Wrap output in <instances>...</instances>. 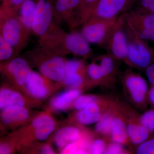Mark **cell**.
Wrapping results in <instances>:
<instances>
[{
	"label": "cell",
	"instance_id": "1",
	"mask_svg": "<svg viewBox=\"0 0 154 154\" xmlns=\"http://www.w3.org/2000/svg\"><path fill=\"white\" fill-rule=\"evenodd\" d=\"M124 30L128 41V62L129 67L146 69L154 62V52L147 41L140 37L125 19Z\"/></svg>",
	"mask_w": 154,
	"mask_h": 154
},
{
	"label": "cell",
	"instance_id": "2",
	"mask_svg": "<svg viewBox=\"0 0 154 154\" xmlns=\"http://www.w3.org/2000/svg\"><path fill=\"white\" fill-rule=\"evenodd\" d=\"M125 17L119 16L101 46L107 53L125 63L128 62V41L124 30Z\"/></svg>",
	"mask_w": 154,
	"mask_h": 154
},
{
	"label": "cell",
	"instance_id": "3",
	"mask_svg": "<svg viewBox=\"0 0 154 154\" xmlns=\"http://www.w3.org/2000/svg\"><path fill=\"white\" fill-rule=\"evenodd\" d=\"M120 79L125 94L129 102L139 110L143 109L148 90L146 81L139 74L130 69L126 70Z\"/></svg>",
	"mask_w": 154,
	"mask_h": 154
},
{
	"label": "cell",
	"instance_id": "4",
	"mask_svg": "<svg viewBox=\"0 0 154 154\" xmlns=\"http://www.w3.org/2000/svg\"><path fill=\"white\" fill-rule=\"evenodd\" d=\"M118 17L104 19L91 17L83 24L81 33L89 43L101 46Z\"/></svg>",
	"mask_w": 154,
	"mask_h": 154
},
{
	"label": "cell",
	"instance_id": "5",
	"mask_svg": "<svg viewBox=\"0 0 154 154\" xmlns=\"http://www.w3.org/2000/svg\"><path fill=\"white\" fill-rule=\"evenodd\" d=\"M119 104L126 122L130 141L137 146L147 140L150 131L141 124L140 116L134 109L127 104L122 102Z\"/></svg>",
	"mask_w": 154,
	"mask_h": 154
},
{
	"label": "cell",
	"instance_id": "6",
	"mask_svg": "<svg viewBox=\"0 0 154 154\" xmlns=\"http://www.w3.org/2000/svg\"><path fill=\"white\" fill-rule=\"evenodd\" d=\"M124 15L126 22L142 38L154 41V14L132 9Z\"/></svg>",
	"mask_w": 154,
	"mask_h": 154
},
{
	"label": "cell",
	"instance_id": "7",
	"mask_svg": "<svg viewBox=\"0 0 154 154\" xmlns=\"http://www.w3.org/2000/svg\"><path fill=\"white\" fill-rule=\"evenodd\" d=\"M135 2L136 0H99L91 17L104 19L119 17L131 11Z\"/></svg>",
	"mask_w": 154,
	"mask_h": 154
},
{
	"label": "cell",
	"instance_id": "8",
	"mask_svg": "<svg viewBox=\"0 0 154 154\" xmlns=\"http://www.w3.org/2000/svg\"><path fill=\"white\" fill-rule=\"evenodd\" d=\"M113 101L106 97L99 102H91L82 110L78 111L76 115L77 122L85 125L96 123Z\"/></svg>",
	"mask_w": 154,
	"mask_h": 154
},
{
	"label": "cell",
	"instance_id": "9",
	"mask_svg": "<svg viewBox=\"0 0 154 154\" xmlns=\"http://www.w3.org/2000/svg\"><path fill=\"white\" fill-rule=\"evenodd\" d=\"M53 8L51 4L47 0H38L32 23V30L38 36L46 33L51 24L53 17Z\"/></svg>",
	"mask_w": 154,
	"mask_h": 154
},
{
	"label": "cell",
	"instance_id": "10",
	"mask_svg": "<svg viewBox=\"0 0 154 154\" xmlns=\"http://www.w3.org/2000/svg\"><path fill=\"white\" fill-rule=\"evenodd\" d=\"M96 59L98 61L102 72V86L106 88L112 87L116 82L119 63L121 62L107 53L100 56Z\"/></svg>",
	"mask_w": 154,
	"mask_h": 154
},
{
	"label": "cell",
	"instance_id": "11",
	"mask_svg": "<svg viewBox=\"0 0 154 154\" xmlns=\"http://www.w3.org/2000/svg\"><path fill=\"white\" fill-rule=\"evenodd\" d=\"M65 62L60 57L53 56L41 64L39 70L48 79L54 82H62L65 76Z\"/></svg>",
	"mask_w": 154,
	"mask_h": 154
},
{
	"label": "cell",
	"instance_id": "12",
	"mask_svg": "<svg viewBox=\"0 0 154 154\" xmlns=\"http://www.w3.org/2000/svg\"><path fill=\"white\" fill-rule=\"evenodd\" d=\"M110 140L125 146H128L131 143L128 134L125 119L118 102L113 116Z\"/></svg>",
	"mask_w": 154,
	"mask_h": 154
},
{
	"label": "cell",
	"instance_id": "13",
	"mask_svg": "<svg viewBox=\"0 0 154 154\" xmlns=\"http://www.w3.org/2000/svg\"><path fill=\"white\" fill-rule=\"evenodd\" d=\"M65 44L68 50L75 55L87 58L92 54L90 43L82 33L73 32L67 34L65 39Z\"/></svg>",
	"mask_w": 154,
	"mask_h": 154
},
{
	"label": "cell",
	"instance_id": "14",
	"mask_svg": "<svg viewBox=\"0 0 154 154\" xmlns=\"http://www.w3.org/2000/svg\"><path fill=\"white\" fill-rule=\"evenodd\" d=\"M7 69L16 83L20 86L25 85L32 72L27 61L20 57L11 60Z\"/></svg>",
	"mask_w": 154,
	"mask_h": 154
},
{
	"label": "cell",
	"instance_id": "15",
	"mask_svg": "<svg viewBox=\"0 0 154 154\" xmlns=\"http://www.w3.org/2000/svg\"><path fill=\"white\" fill-rule=\"evenodd\" d=\"M22 26L19 19L10 17L6 19L2 25L1 35L13 47H16L21 40Z\"/></svg>",
	"mask_w": 154,
	"mask_h": 154
},
{
	"label": "cell",
	"instance_id": "16",
	"mask_svg": "<svg viewBox=\"0 0 154 154\" xmlns=\"http://www.w3.org/2000/svg\"><path fill=\"white\" fill-rule=\"evenodd\" d=\"M32 126L34 129V135L36 139L44 141L48 138L54 130L55 122L50 116L42 114L33 119Z\"/></svg>",
	"mask_w": 154,
	"mask_h": 154
},
{
	"label": "cell",
	"instance_id": "17",
	"mask_svg": "<svg viewBox=\"0 0 154 154\" xmlns=\"http://www.w3.org/2000/svg\"><path fill=\"white\" fill-rule=\"evenodd\" d=\"M85 134L81 129L75 127H65L58 131L54 141L57 147L63 149L67 145L79 140Z\"/></svg>",
	"mask_w": 154,
	"mask_h": 154
},
{
	"label": "cell",
	"instance_id": "18",
	"mask_svg": "<svg viewBox=\"0 0 154 154\" xmlns=\"http://www.w3.org/2000/svg\"><path fill=\"white\" fill-rule=\"evenodd\" d=\"M25 86L30 96L36 99H44L49 94L48 88L43 78L36 72L32 71Z\"/></svg>",
	"mask_w": 154,
	"mask_h": 154
},
{
	"label": "cell",
	"instance_id": "19",
	"mask_svg": "<svg viewBox=\"0 0 154 154\" xmlns=\"http://www.w3.org/2000/svg\"><path fill=\"white\" fill-rule=\"evenodd\" d=\"M81 94V90L77 88H72L63 91L53 98L51 101V105L54 110L63 111L74 103Z\"/></svg>",
	"mask_w": 154,
	"mask_h": 154
},
{
	"label": "cell",
	"instance_id": "20",
	"mask_svg": "<svg viewBox=\"0 0 154 154\" xmlns=\"http://www.w3.org/2000/svg\"><path fill=\"white\" fill-rule=\"evenodd\" d=\"M117 102L113 101L110 107L103 113L100 119L96 123L95 131L101 136L107 138L110 140L113 116L115 113Z\"/></svg>",
	"mask_w": 154,
	"mask_h": 154
},
{
	"label": "cell",
	"instance_id": "21",
	"mask_svg": "<svg viewBox=\"0 0 154 154\" xmlns=\"http://www.w3.org/2000/svg\"><path fill=\"white\" fill-rule=\"evenodd\" d=\"M1 118L4 124L11 125L26 120L29 116V111L22 106H10L2 110Z\"/></svg>",
	"mask_w": 154,
	"mask_h": 154
},
{
	"label": "cell",
	"instance_id": "22",
	"mask_svg": "<svg viewBox=\"0 0 154 154\" xmlns=\"http://www.w3.org/2000/svg\"><path fill=\"white\" fill-rule=\"evenodd\" d=\"M36 4L33 0H25L20 6L19 20L23 27L28 30L32 29Z\"/></svg>",
	"mask_w": 154,
	"mask_h": 154
},
{
	"label": "cell",
	"instance_id": "23",
	"mask_svg": "<svg viewBox=\"0 0 154 154\" xmlns=\"http://www.w3.org/2000/svg\"><path fill=\"white\" fill-rule=\"evenodd\" d=\"M99 0H81L77 7L78 22L84 24L92 15V12Z\"/></svg>",
	"mask_w": 154,
	"mask_h": 154
},
{
	"label": "cell",
	"instance_id": "24",
	"mask_svg": "<svg viewBox=\"0 0 154 154\" xmlns=\"http://www.w3.org/2000/svg\"><path fill=\"white\" fill-rule=\"evenodd\" d=\"M87 74L90 81L94 85H101L103 84L101 68L98 63H92L87 67Z\"/></svg>",
	"mask_w": 154,
	"mask_h": 154
},
{
	"label": "cell",
	"instance_id": "25",
	"mask_svg": "<svg viewBox=\"0 0 154 154\" xmlns=\"http://www.w3.org/2000/svg\"><path fill=\"white\" fill-rule=\"evenodd\" d=\"M106 97L95 96L93 95H80L74 102V107L79 111L85 107L92 102H97L101 101Z\"/></svg>",
	"mask_w": 154,
	"mask_h": 154
},
{
	"label": "cell",
	"instance_id": "26",
	"mask_svg": "<svg viewBox=\"0 0 154 154\" xmlns=\"http://www.w3.org/2000/svg\"><path fill=\"white\" fill-rule=\"evenodd\" d=\"M108 139L101 136L93 140L90 148V153L93 154H105L107 145L110 142Z\"/></svg>",
	"mask_w": 154,
	"mask_h": 154
},
{
	"label": "cell",
	"instance_id": "27",
	"mask_svg": "<svg viewBox=\"0 0 154 154\" xmlns=\"http://www.w3.org/2000/svg\"><path fill=\"white\" fill-rule=\"evenodd\" d=\"M13 46L6 41L2 36H0V60H6L9 59L13 54Z\"/></svg>",
	"mask_w": 154,
	"mask_h": 154
},
{
	"label": "cell",
	"instance_id": "28",
	"mask_svg": "<svg viewBox=\"0 0 154 154\" xmlns=\"http://www.w3.org/2000/svg\"><path fill=\"white\" fill-rule=\"evenodd\" d=\"M14 91L12 89L7 88L1 89L0 91V108L1 110H2L10 106Z\"/></svg>",
	"mask_w": 154,
	"mask_h": 154
},
{
	"label": "cell",
	"instance_id": "29",
	"mask_svg": "<svg viewBox=\"0 0 154 154\" xmlns=\"http://www.w3.org/2000/svg\"><path fill=\"white\" fill-rule=\"evenodd\" d=\"M133 9L154 14V0H136Z\"/></svg>",
	"mask_w": 154,
	"mask_h": 154
},
{
	"label": "cell",
	"instance_id": "30",
	"mask_svg": "<svg viewBox=\"0 0 154 154\" xmlns=\"http://www.w3.org/2000/svg\"><path fill=\"white\" fill-rule=\"evenodd\" d=\"M140 121L149 131H154V110H149L140 116Z\"/></svg>",
	"mask_w": 154,
	"mask_h": 154
},
{
	"label": "cell",
	"instance_id": "31",
	"mask_svg": "<svg viewBox=\"0 0 154 154\" xmlns=\"http://www.w3.org/2000/svg\"><path fill=\"white\" fill-rule=\"evenodd\" d=\"M135 153L137 154H154V138L146 140L137 146Z\"/></svg>",
	"mask_w": 154,
	"mask_h": 154
},
{
	"label": "cell",
	"instance_id": "32",
	"mask_svg": "<svg viewBox=\"0 0 154 154\" xmlns=\"http://www.w3.org/2000/svg\"><path fill=\"white\" fill-rule=\"evenodd\" d=\"M124 145L118 143L110 141L107 145L105 151V154H129L128 151L125 148Z\"/></svg>",
	"mask_w": 154,
	"mask_h": 154
},
{
	"label": "cell",
	"instance_id": "33",
	"mask_svg": "<svg viewBox=\"0 0 154 154\" xmlns=\"http://www.w3.org/2000/svg\"><path fill=\"white\" fill-rule=\"evenodd\" d=\"M55 7L57 11L59 13L72 11L71 0H57Z\"/></svg>",
	"mask_w": 154,
	"mask_h": 154
},
{
	"label": "cell",
	"instance_id": "34",
	"mask_svg": "<svg viewBox=\"0 0 154 154\" xmlns=\"http://www.w3.org/2000/svg\"><path fill=\"white\" fill-rule=\"evenodd\" d=\"M25 99L22 94L17 91H14L10 106H18L24 107Z\"/></svg>",
	"mask_w": 154,
	"mask_h": 154
},
{
	"label": "cell",
	"instance_id": "35",
	"mask_svg": "<svg viewBox=\"0 0 154 154\" xmlns=\"http://www.w3.org/2000/svg\"><path fill=\"white\" fill-rule=\"evenodd\" d=\"M146 75L150 83L154 85V62L146 69Z\"/></svg>",
	"mask_w": 154,
	"mask_h": 154
},
{
	"label": "cell",
	"instance_id": "36",
	"mask_svg": "<svg viewBox=\"0 0 154 154\" xmlns=\"http://www.w3.org/2000/svg\"><path fill=\"white\" fill-rule=\"evenodd\" d=\"M40 152L43 154H52L55 153L53 149L51 146L49 145L46 144L42 147Z\"/></svg>",
	"mask_w": 154,
	"mask_h": 154
},
{
	"label": "cell",
	"instance_id": "37",
	"mask_svg": "<svg viewBox=\"0 0 154 154\" xmlns=\"http://www.w3.org/2000/svg\"><path fill=\"white\" fill-rule=\"evenodd\" d=\"M11 151V146L8 144L4 143L2 144L0 146V153L9 154Z\"/></svg>",
	"mask_w": 154,
	"mask_h": 154
},
{
	"label": "cell",
	"instance_id": "38",
	"mask_svg": "<svg viewBox=\"0 0 154 154\" xmlns=\"http://www.w3.org/2000/svg\"><path fill=\"white\" fill-rule=\"evenodd\" d=\"M151 88L150 91H149L148 96L149 101L153 105H154V85Z\"/></svg>",
	"mask_w": 154,
	"mask_h": 154
},
{
	"label": "cell",
	"instance_id": "39",
	"mask_svg": "<svg viewBox=\"0 0 154 154\" xmlns=\"http://www.w3.org/2000/svg\"><path fill=\"white\" fill-rule=\"evenodd\" d=\"M25 0H8L9 2L15 7H19Z\"/></svg>",
	"mask_w": 154,
	"mask_h": 154
}]
</instances>
